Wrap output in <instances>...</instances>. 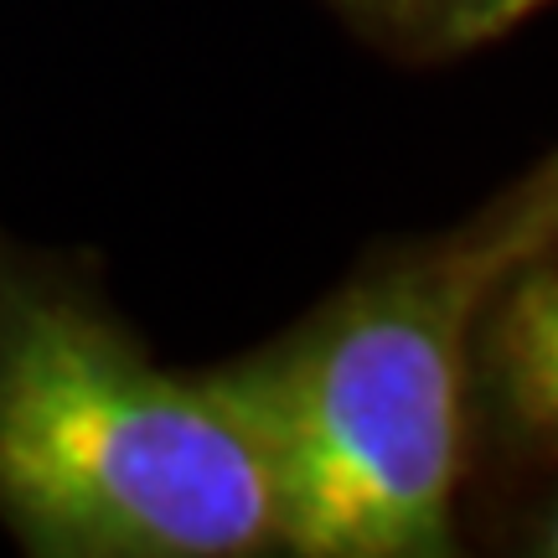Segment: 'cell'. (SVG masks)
I'll use <instances>...</instances> for the list:
<instances>
[{"label": "cell", "instance_id": "obj_1", "mask_svg": "<svg viewBox=\"0 0 558 558\" xmlns=\"http://www.w3.org/2000/svg\"><path fill=\"white\" fill-rule=\"evenodd\" d=\"M533 228L497 197L393 243L284 331L202 367L269 476L279 558H450L471 476L465 352Z\"/></svg>", "mask_w": 558, "mask_h": 558}, {"label": "cell", "instance_id": "obj_2", "mask_svg": "<svg viewBox=\"0 0 558 558\" xmlns=\"http://www.w3.org/2000/svg\"><path fill=\"white\" fill-rule=\"evenodd\" d=\"M0 533L32 558H279L269 476L202 373L0 239Z\"/></svg>", "mask_w": 558, "mask_h": 558}, {"label": "cell", "instance_id": "obj_3", "mask_svg": "<svg viewBox=\"0 0 558 558\" xmlns=\"http://www.w3.org/2000/svg\"><path fill=\"white\" fill-rule=\"evenodd\" d=\"M471 465H558V243L486 290L465 352Z\"/></svg>", "mask_w": 558, "mask_h": 558}, {"label": "cell", "instance_id": "obj_4", "mask_svg": "<svg viewBox=\"0 0 558 558\" xmlns=\"http://www.w3.org/2000/svg\"><path fill=\"white\" fill-rule=\"evenodd\" d=\"M383 52L409 62H445L518 32L558 0H331Z\"/></svg>", "mask_w": 558, "mask_h": 558}, {"label": "cell", "instance_id": "obj_5", "mask_svg": "<svg viewBox=\"0 0 558 558\" xmlns=\"http://www.w3.org/2000/svg\"><path fill=\"white\" fill-rule=\"evenodd\" d=\"M460 538L492 554L558 558V465L476 460L460 492Z\"/></svg>", "mask_w": 558, "mask_h": 558}, {"label": "cell", "instance_id": "obj_6", "mask_svg": "<svg viewBox=\"0 0 558 558\" xmlns=\"http://www.w3.org/2000/svg\"><path fill=\"white\" fill-rule=\"evenodd\" d=\"M507 202L527 218L538 248L543 243H558V150L548 160H538L522 181H512V186H507Z\"/></svg>", "mask_w": 558, "mask_h": 558}]
</instances>
